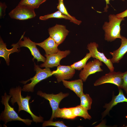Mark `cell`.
<instances>
[{"label":"cell","instance_id":"cell-18","mask_svg":"<svg viewBox=\"0 0 127 127\" xmlns=\"http://www.w3.org/2000/svg\"><path fill=\"white\" fill-rule=\"evenodd\" d=\"M62 81L66 88L73 91L79 97L83 93V81L81 79H80L71 81L63 80Z\"/></svg>","mask_w":127,"mask_h":127},{"label":"cell","instance_id":"cell-16","mask_svg":"<svg viewBox=\"0 0 127 127\" xmlns=\"http://www.w3.org/2000/svg\"><path fill=\"white\" fill-rule=\"evenodd\" d=\"M19 41L15 44H13L11 46L12 48L10 49H8L6 48V43H4L2 38H0V56L4 58L8 65H9L10 60L9 58V55L14 52H18L20 50L18 48H20L19 45Z\"/></svg>","mask_w":127,"mask_h":127},{"label":"cell","instance_id":"cell-30","mask_svg":"<svg viewBox=\"0 0 127 127\" xmlns=\"http://www.w3.org/2000/svg\"><path fill=\"white\" fill-rule=\"evenodd\" d=\"M110 0H105L106 3V7L104 8V12H107V9L109 7L108 6V4H110L109 1ZM113 1L114 0H111ZM123 1H124V0H122Z\"/></svg>","mask_w":127,"mask_h":127},{"label":"cell","instance_id":"cell-1","mask_svg":"<svg viewBox=\"0 0 127 127\" xmlns=\"http://www.w3.org/2000/svg\"><path fill=\"white\" fill-rule=\"evenodd\" d=\"M22 91V89L19 86L15 88L10 89L9 94L12 97L10 101L12 105H13L16 102L19 106L18 113L21 111L23 110L31 115L33 122L36 123L43 122H44L43 117L40 115L39 116H36L30 109L29 101L31 99V96L28 95L26 97H23L21 95Z\"/></svg>","mask_w":127,"mask_h":127},{"label":"cell","instance_id":"cell-24","mask_svg":"<svg viewBox=\"0 0 127 127\" xmlns=\"http://www.w3.org/2000/svg\"><path fill=\"white\" fill-rule=\"evenodd\" d=\"M81 105L87 110L91 109L92 99L88 94L83 93L80 97Z\"/></svg>","mask_w":127,"mask_h":127},{"label":"cell","instance_id":"cell-21","mask_svg":"<svg viewBox=\"0 0 127 127\" xmlns=\"http://www.w3.org/2000/svg\"><path fill=\"white\" fill-rule=\"evenodd\" d=\"M73 114L76 117L77 116L82 117L85 119H90L91 116L89 114L87 110L80 105L73 107Z\"/></svg>","mask_w":127,"mask_h":127},{"label":"cell","instance_id":"cell-12","mask_svg":"<svg viewBox=\"0 0 127 127\" xmlns=\"http://www.w3.org/2000/svg\"><path fill=\"white\" fill-rule=\"evenodd\" d=\"M48 30L50 36L58 45L64 42L69 32L65 26L57 24Z\"/></svg>","mask_w":127,"mask_h":127},{"label":"cell","instance_id":"cell-23","mask_svg":"<svg viewBox=\"0 0 127 127\" xmlns=\"http://www.w3.org/2000/svg\"><path fill=\"white\" fill-rule=\"evenodd\" d=\"M63 18L70 20V22L71 21V19L69 17L64 15L59 10L52 13L41 16L39 17V19L41 20H46L49 18Z\"/></svg>","mask_w":127,"mask_h":127},{"label":"cell","instance_id":"cell-5","mask_svg":"<svg viewBox=\"0 0 127 127\" xmlns=\"http://www.w3.org/2000/svg\"><path fill=\"white\" fill-rule=\"evenodd\" d=\"M123 72L114 71H110L97 79L94 83L97 86L106 83H111L116 85L119 89H121L123 80Z\"/></svg>","mask_w":127,"mask_h":127},{"label":"cell","instance_id":"cell-28","mask_svg":"<svg viewBox=\"0 0 127 127\" xmlns=\"http://www.w3.org/2000/svg\"><path fill=\"white\" fill-rule=\"evenodd\" d=\"M7 6L5 3L0 2V18H4L5 15V10Z\"/></svg>","mask_w":127,"mask_h":127},{"label":"cell","instance_id":"cell-19","mask_svg":"<svg viewBox=\"0 0 127 127\" xmlns=\"http://www.w3.org/2000/svg\"><path fill=\"white\" fill-rule=\"evenodd\" d=\"M76 117L74 115L73 107L60 108L59 107L54 115V118H60L64 119H73Z\"/></svg>","mask_w":127,"mask_h":127},{"label":"cell","instance_id":"cell-10","mask_svg":"<svg viewBox=\"0 0 127 127\" xmlns=\"http://www.w3.org/2000/svg\"><path fill=\"white\" fill-rule=\"evenodd\" d=\"M25 32H24L19 41L20 48L24 47L28 48L33 57V60L36 59L38 62L42 61L44 62L46 59L40 53L39 50L36 47L35 43L32 41L29 38L24 36Z\"/></svg>","mask_w":127,"mask_h":127},{"label":"cell","instance_id":"cell-15","mask_svg":"<svg viewBox=\"0 0 127 127\" xmlns=\"http://www.w3.org/2000/svg\"><path fill=\"white\" fill-rule=\"evenodd\" d=\"M121 45L117 49L110 52V53L112 56L110 59L113 63H118L127 52V38L122 36Z\"/></svg>","mask_w":127,"mask_h":127},{"label":"cell","instance_id":"cell-20","mask_svg":"<svg viewBox=\"0 0 127 127\" xmlns=\"http://www.w3.org/2000/svg\"><path fill=\"white\" fill-rule=\"evenodd\" d=\"M47 0H21L18 5L23 6L32 9L38 8Z\"/></svg>","mask_w":127,"mask_h":127},{"label":"cell","instance_id":"cell-7","mask_svg":"<svg viewBox=\"0 0 127 127\" xmlns=\"http://www.w3.org/2000/svg\"><path fill=\"white\" fill-rule=\"evenodd\" d=\"M8 15L11 18L20 20L32 18L36 16L34 9L18 5L11 11Z\"/></svg>","mask_w":127,"mask_h":127},{"label":"cell","instance_id":"cell-27","mask_svg":"<svg viewBox=\"0 0 127 127\" xmlns=\"http://www.w3.org/2000/svg\"><path fill=\"white\" fill-rule=\"evenodd\" d=\"M123 82L121 89H123L127 94V71L123 72Z\"/></svg>","mask_w":127,"mask_h":127},{"label":"cell","instance_id":"cell-4","mask_svg":"<svg viewBox=\"0 0 127 127\" xmlns=\"http://www.w3.org/2000/svg\"><path fill=\"white\" fill-rule=\"evenodd\" d=\"M34 70L36 72L35 75L32 78L26 81H22L21 83L25 84L29 81L31 82L29 84L25 85L22 88V91L25 92H33L34 88L35 86L42 80L45 79L53 75L52 72L49 67H45L44 69H42L40 66L36 65L34 63Z\"/></svg>","mask_w":127,"mask_h":127},{"label":"cell","instance_id":"cell-8","mask_svg":"<svg viewBox=\"0 0 127 127\" xmlns=\"http://www.w3.org/2000/svg\"><path fill=\"white\" fill-rule=\"evenodd\" d=\"M98 44L94 42H91L88 44L87 48L89 50L91 57L103 62L110 71H114V67L110 59H107L103 52L98 51Z\"/></svg>","mask_w":127,"mask_h":127},{"label":"cell","instance_id":"cell-13","mask_svg":"<svg viewBox=\"0 0 127 127\" xmlns=\"http://www.w3.org/2000/svg\"><path fill=\"white\" fill-rule=\"evenodd\" d=\"M59 83L63 80L71 79L75 72V69L70 66L59 65L57 69L52 72Z\"/></svg>","mask_w":127,"mask_h":127},{"label":"cell","instance_id":"cell-9","mask_svg":"<svg viewBox=\"0 0 127 127\" xmlns=\"http://www.w3.org/2000/svg\"><path fill=\"white\" fill-rule=\"evenodd\" d=\"M103 65L102 62L94 59L93 60L88 63L80 73L79 77L83 82H85L90 75L97 72L102 71L100 66Z\"/></svg>","mask_w":127,"mask_h":127},{"label":"cell","instance_id":"cell-25","mask_svg":"<svg viewBox=\"0 0 127 127\" xmlns=\"http://www.w3.org/2000/svg\"><path fill=\"white\" fill-rule=\"evenodd\" d=\"M91 57V56L90 53L89 52L87 53L83 59L78 61L74 63L71 65L75 70H81L86 65L87 61Z\"/></svg>","mask_w":127,"mask_h":127},{"label":"cell","instance_id":"cell-6","mask_svg":"<svg viewBox=\"0 0 127 127\" xmlns=\"http://www.w3.org/2000/svg\"><path fill=\"white\" fill-rule=\"evenodd\" d=\"M37 94L49 101L52 110V116L50 120L52 121L54 118L55 113L56 110L59 107L60 103L63 99L67 96L69 95L68 93H64L62 92H60L56 94H48L40 91H38Z\"/></svg>","mask_w":127,"mask_h":127},{"label":"cell","instance_id":"cell-14","mask_svg":"<svg viewBox=\"0 0 127 127\" xmlns=\"http://www.w3.org/2000/svg\"><path fill=\"white\" fill-rule=\"evenodd\" d=\"M119 93L117 95H113L111 100L108 103H105L103 107L106 110L102 113V119L109 114L113 107L118 103L123 102H127V98L124 95L121 89H119Z\"/></svg>","mask_w":127,"mask_h":127},{"label":"cell","instance_id":"cell-26","mask_svg":"<svg viewBox=\"0 0 127 127\" xmlns=\"http://www.w3.org/2000/svg\"><path fill=\"white\" fill-rule=\"evenodd\" d=\"M48 126H53L58 127H67L63 121H58L53 122L52 120H49L44 121L43 123L42 126L45 127Z\"/></svg>","mask_w":127,"mask_h":127},{"label":"cell","instance_id":"cell-2","mask_svg":"<svg viewBox=\"0 0 127 127\" xmlns=\"http://www.w3.org/2000/svg\"><path fill=\"white\" fill-rule=\"evenodd\" d=\"M108 17L109 22H105L103 26L105 32V40L111 42L117 38L121 39L120 24L124 18H118L114 14H110Z\"/></svg>","mask_w":127,"mask_h":127},{"label":"cell","instance_id":"cell-11","mask_svg":"<svg viewBox=\"0 0 127 127\" xmlns=\"http://www.w3.org/2000/svg\"><path fill=\"white\" fill-rule=\"evenodd\" d=\"M70 53L69 50L64 51L59 50L57 53L55 54L46 55L45 56L46 57L45 62L40 65L41 67L52 68L57 66L60 65V60L63 58L65 57Z\"/></svg>","mask_w":127,"mask_h":127},{"label":"cell","instance_id":"cell-29","mask_svg":"<svg viewBox=\"0 0 127 127\" xmlns=\"http://www.w3.org/2000/svg\"><path fill=\"white\" fill-rule=\"evenodd\" d=\"M117 17L119 18H124L127 17V9L121 13L116 15Z\"/></svg>","mask_w":127,"mask_h":127},{"label":"cell","instance_id":"cell-22","mask_svg":"<svg viewBox=\"0 0 127 127\" xmlns=\"http://www.w3.org/2000/svg\"><path fill=\"white\" fill-rule=\"evenodd\" d=\"M58 0L59 3L57 7L58 10L64 15L69 17L71 19V22L78 25L80 24L82 22L81 21L77 20L75 17L71 16L68 13L64 4L63 0Z\"/></svg>","mask_w":127,"mask_h":127},{"label":"cell","instance_id":"cell-3","mask_svg":"<svg viewBox=\"0 0 127 127\" xmlns=\"http://www.w3.org/2000/svg\"><path fill=\"white\" fill-rule=\"evenodd\" d=\"M12 97L11 95H8L6 92L4 95L1 96L2 103L4 106V111L1 114L0 120L3 121L6 124L10 121H19L23 122L28 126L31 124L32 120L28 119H24L19 116L14 110V108L9 104L8 102Z\"/></svg>","mask_w":127,"mask_h":127},{"label":"cell","instance_id":"cell-31","mask_svg":"<svg viewBox=\"0 0 127 127\" xmlns=\"http://www.w3.org/2000/svg\"><path fill=\"white\" fill-rule=\"evenodd\" d=\"M125 127H127V125L126 126H125Z\"/></svg>","mask_w":127,"mask_h":127},{"label":"cell","instance_id":"cell-17","mask_svg":"<svg viewBox=\"0 0 127 127\" xmlns=\"http://www.w3.org/2000/svg\"><path fill=\"white\" fill-rule=\"evenodd\" d=\"M37 45L43 48L45 50L46 55H50L57 53L59 50L58 45L50 36L43 41L40 43H36Z\"/></svg>","mask_w":127,"mask_h":127}]
</instances>
